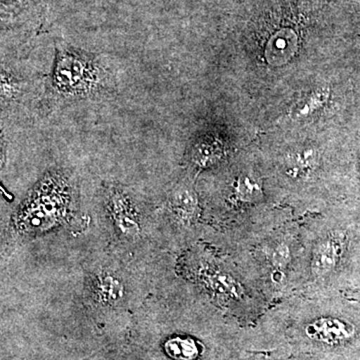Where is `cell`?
I'll use <instances>...</instances> for the list:
<instances>
[{
  "mask_svg": "<svg viewBox=\"0 0 360 360\" xmlns=\"http://www.w3.org/2000/svg\"><path fill=\"white\" fill-rule=\"evenodd\" d=\"M288 174L292 177H302L310 174L317 165L316 153L314 150H303L291 155Z\"/></svg>",
  "mask_w": 360,
  "mask_h": 360,
  "instance_id": "obj_11",
  "label": "cell"
},
{
  "mask_svg": "<svg viewBox=\"0 0 360 360\" xmlns=\"http://www.w3.org/2000/svg\"><path fill=\"white\" fill-rule=\"evenodd\" d=\"M262 196H264L262 184L255 175H240L234 182L232 198L238 202H257L262 200Z\"/></svg>",
  "mask_w": 360,
  "mask_h": 360,
  "instance_id": "obj_9",
  "label": "cell"
},
{
  "mask_svg": "<svg viewBox=\"0 0 360 360\" xmlns=\"http://www.w3.org/2000/svg\"><path fill=\"white\" fill-rule=\"evenodd\" d=\"M345 250L342 236L331 234L322 239L315 246L311 257L312 272L317 276H324L338 266Z\"/></svg>",
  "mask_w": 360,
  "mask_h": 360,
  "instance_id": "obj_3",
  "label": "cell"
},
{
  "mask_svg": "<svg viewBox=\"0 0 360 360\" xmlns=\"http://www.w3.org/2000/svg\"><path fill=\"white\" fill-rule=\"evenodd\" d=\"M169 207L180 221L191 224L198 215V200L196 194L188 187H179L170 195Z\"/></svg>",
  "mask_w": 360,
  "mask_h": 360,
  "instance_id": "obj_6",
  "label": "cell"
},
{
  "mask_svg": "<svg viewBox=\"0 0 360 360\" xmlns=\"http://www.w3.org/2000/svg\"><path fill=\"white\" fill-rule=\"evenodd\" d=\"M290 258V250H288V246L285 245L277 246L276 250H274V255H272V262H274V264L276 265V269L284 266V265L288 264Z\"/></svg>",
  "mask_w": 360,
  "mask_h": 360,
  "instance_id": "obj_13",
  "label": "cell"
},
{
  "mask_svg": "<svg viewBox=\"0 0 360 360\" xmlns=\"http://www.w3.org/2000/svg\"><path fill=\"white\" fill-rule=\"evenodd\" d=\"M307 335L312 340L338 345L354 335V328L335 317H319L307 324Z\"/></svg>",
  "mask_w": 360,
  "mask_h": 360,
  "instance_id": "obj_4",
  "label": "cell"
},
{
  "mask_svg": "<svg viewBox=\"0 0 360 360\" xmlns=\"http://www.w3.org/2000/svg\"><path fill=\"white\" fill-rule=\"evenodd\" d=\"M165 352L176 360H193L198 356L200 350L195 341L191 338H175L165 343Z\"/></svg>",
  "mask_w": 360,
  "mask_h": 360,
  "instance_id": "obj_10",
  "label": "cell"
},
{
  "mask_svg": "<svg viewBox=\"0 0 360 360\" xmlns=\"http://www.w3.org/2000/svg\"><path fill=\"white\" fill-rule=\"evenodd\" d=\"M106 207L120 233L127 238H134L141 233L139 214L129 194L122 188L112 187L106 195Z\"/></svg>",
  "mask_w": 360,
  "mask_h": 360,
  "instance_id": "obj_2",
  "label": "cell"
},
{
  "mask_svg": "<svg viewBox=\"0 0 360 360\" xmlns=\"http://www.w3.org/2000/svg\"><path fill=\"white\" fill-rule=\"evenodd\" d=\"M124 284L115 274L103 272L96 277L94 293L97 300L105 305L117 304L125 295Z\"/></svg>",
  "mask_w": 360,
  "mask_h": 360,
  "instance_id": "obj_7",
  "label": "cell"
},
{
  "mask_svg": "<svg viewBox=\"0 0 360 360\" xmlns=\"http://www.w3.org/2000/svg\"><path fill=\"white\" fill-rule=\"evenodd\" d=\"M105 70L94 54L73 49H60L54 59L51 87L65 98L96 96L105 86Z\"/></svg>",
  "mask_w": 360,
  "mask_h": 360,
  "instance_id": "obj_1",
  "label": "cell"
},
{
  "mask_svg": "<svg viewBox=\"0 0 360 360\" xmlns=\"http://www.w3.org/2000/svg\"><path fill=\"white\" fill-rule=\"evenodd\" d=\"M26 1H27V0H1L2 6H4V4H6V6H13V4H22Z\"/></svg>",
  "mask_w": 360,
  "mask_h": 360,
  "instance_id": "obj_14",
  "label": "cell"
},
{
  "mask_svg": "<svg viewBox=\"0 0 360 360\" xmlns=\"http://www.w3.org/2000/svg\"><path fill=\"white\" fill-rule=\"evenodd\" d=\"M23 82L13 73L2 68L1 72V101L2 104L15 101L22 91Z\"/></svg>",
  "mask_w": 360,
  "mask_h": 360,
  "instance_id": "obj_12",
  "label": "cell"
},
{
  "mask_svg": "<svg viewBox=\"0 0 360 360\" xmlns=\"http://www.w3.org/2000/svg\"><path fill=\"white\" fill-rule=\"evenodd\" d=\"M203 281L207 288L217 295L225 297L236 298L243 295V288L234 277L219 269H205Z\"/></svg>",
  "mask_w": 360,
  "mask_h": 360,
  "instance_id": "obj_8",
  "label": "cell"
},
{
  "mask_svg": "<svg viewBox=\"0 0 360 360\" xmlns=\"http://www.w3.org/2000/svg\"><path fill=\"white\" fill-rule=\"evenodd\" d=\"M224 155L222 141L215 134H205L194 142L191 160L200 167H208L221 160Z\"/></svg>",
  "mask_w": 360,
  "mask_h": 360,
  "instance_id": "obj_5",
  "label": "cell"
}]
</instances>
